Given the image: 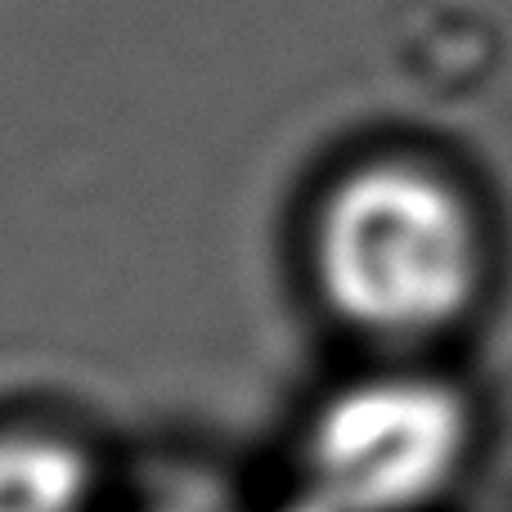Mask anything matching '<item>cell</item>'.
I'll return each instance as SVG.
<instances>
[{"mask_svg":"<svg viewBox=\"0 0 512 512\" xmlns=\"http://www.w3.org/2000/svg\"><path fill=\"white\" fill-rule=\"evenodd\" d=\"M468 454V405L432 378H364L310 418V490L337 512H414L454 481Z\"/></svg>","mask_w":512,"mask_h":512,"instance_id":"7a4b0ae2","label":"cell"},{"mask_svg":"<svg viewBox=\"0 0 512 512\" xmlns=\"http://www.w3.org/2000/svg\"><path fill=\"white\" fill-rule=\"evenodd\" d=\"M274 512H337V508H328L324 499L310 490V495H301V499H292V504H283V508H274Z\"/></svg>","mask_w":512,"mask_h":512,"instance_id":"277c9868","label":"cell"},{"mask_svg":"<svg viewBox=\"0 0 512 512\" xmlns=\"http://www.w3.org/2000/svg\"><path fill=\"white\" fill-rule=\"evenodd\" d=\"M95 463L77 441L41 427L0 432V512H90Z\"/></svg>","mask_w":512,"mask_h":512,"instance_id":"3957f363","label":"cell"},{"mask_svg":"<svg viewBox=\"0 0 512 512\" xmlns=\"http://www.w3.org/2000/svg\"><path fill=\"white\" fill-rule=\"evenodd\" d=\"M315 279L342 324L369 337H427L454 324L477 292V221L441 176L373 162L319 207Z\"/></svg>","mask_w":512,"mask_h":512,"instance_id":"6da1fadb","label":"cell"},{"mask_svg":"<svg viewBox=\"0 0 512 512\" xmlns=\"http://www.w3.org/2000/svg\"><path fill=\"white\" fill-rule=\"evenodd\" d=\"M153 512H176V508H153Z\"/></svg>","mask_w":512,"mask_h":512,"instance_id":"5b68a950","label":"cell"}]
</instances>
